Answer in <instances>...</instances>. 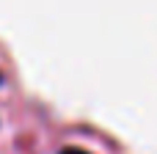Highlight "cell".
I'll return each instance as SVG.
<instances>
[{"instance_id": "1", "label": "cell", "mask_w": 157, "mask_h": 154, "mask_svg": "<svg viewBox=\"0 0 157 154\" xmlns=\"http://www.w3.org/2000/svg\"><path fill=\"white\" fill-rule=\"evenodd\" d=\"M61 154H88V152H83V149H75V146H72V149H63Z\"/></svg>"}]
</instances>
